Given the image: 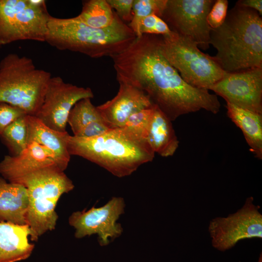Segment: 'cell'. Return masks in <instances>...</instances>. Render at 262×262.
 I'll list each match as a JSON object with an SVG mask.
<instances>
[{"label": "cell", "mask_w": 262, "mask_h": 262, "mask_svg": "<svg viewBox=\"0 0 262 262\" xmlns=\"http://www.w3.org/2000/svg\"><path fill=\"white\" fill-rule=\"evenodd\" d=\"M166 2L167 0H133L132 18L128 25L136 37L140 36L139 29L142 21L151 15L161 17Z\"/></svg>", "instance_id": "cell-24"}, {"label": "cell", "mask_w": 262, "mask_h": 262, "mask_svg": "<svg viewBox=\"0 0 262 262\" xmlns=\"http://www.w3.org/2000/svg\"><path fill=\"white\" fill-rule=\"evenodd\" d=\"M125 204L121 197H113L100 207H93L73 213L68 218L69 225L75 229L78 239L97 234L101 246L110 243L111 240L119 237L123 232L121 225L116 223L124 213Z\"/></svg>", "instance_id": "cell-11"}, {"label": "cell", "mask_w": 262, "mask_h": 262, "mask_svg": "<svg viewBox=\"0 0 262 262\" xmlns=\"http://www.w3.org/2000/svg\"><path fill=\"white\" fill-rule=\"evenodd\" d=\"M146 140L155 154L164 157L173 156L179 147L172 121L155 106Z\"/></svg>", "instance_id": "cell-20"}, {"label": "cell", "mask_w": 262, "mask_h": 262, "mask_svg": "<svg viewBox=\"0 0 262 262\" xmlns=\"http://www.w3.org/2000/svg\"><path fill=\"white\" fill-rule=\"evenodd\" d=\"M52 164H56L52 153L42 145L31 142L18 155L4 157L0 162V174L9 182L16 183L25 175Z\"/></svg>", "instance_id": "cell-15"}, {"label": "cell", "mask_w": 262, "mask_h": 262, "mask_svg": "<svg viewBox=\"0 0 262 262\" xmlns=\"http://www.w3.org/2000/svg\"><path fill=\"white\" fill-rule=\"evenodd\" d=\"M112 9L116 11L117 16L125 23H129L132 18L133 0H106Z\"/></svg>", "instance_id": "cell-29"}, {"label": "cell", "mask_w": 262, "mask_h": 262, "mask_svg": "<svg viewBox=\"0 0 262 262\" xmlns=\"http://www.w3.org/2000/svg\"><path fill=\"white\" fill-rule=\"evenodd\" d=\"M28 225L0 222V262H17L28 258L34 247L30 243Z\"/></svg>", "instance_id": "cell-17"}, {"label": "cell", "mask_w": 262, "mask_h": 262, "mask_svg": "<svg viewBox=\"0 0 262 262\" xmlns=\"http://www.w3.org/2000/svg\"><path fill=\"white\" fill-rule=\"evenodd\" d=\"M229 2L227 0H216L213 4L207 17L211 29L220 27L224 22L228 13Z\"/></svg>", "instance_id": "cell-27"}, {"label": "cell", "mask_w": 262, "mask_h": 262, "mask_svg": "<svg viewBox=\"0 0 262 262\" xmlns=\"http://www.w3.org/2000/svg\"><path fill=\"white\" fill-rule=\"evenodd\" d=\"M236 4L239 6L256 11L260 16L262 15V0H239Z\"/></svg>", "instance_id": "cell-30"}, {"label": "cell", "mask_w": 262, "mask_h": 262, "mask_svg": "<svg viewBox=\"0 0 262 262\" xmlns=\"http://www.w3.org/2000/svg\"><path fill=\"white\" fill-rule=\"evenodd\" d=\"M16 183L27 190L26 223L32 231L31 240L36 241L47 231L55 229L58 218L55 211L57 202L62 195L74 189V184L56 164L35 170Z\"/></svg>", "instance_id": "cell-5"}, {"label": "cell", "mask_w": 262, "mask_h": 262, "mask_svg": "<svg viewBox=\"0 0 262 262\" xmlns=\"http://www.w3.org/2000/svg\"><path fill=\"white\" fill-rule=\"evenodd\" d=\"M119 89L111 100L97 106L111 129L123 127L132 114L153 105L142 90L123 82H118Z\"/></svg>", "instance_id": "cell-14"}, {"label": "cell", "mask_w": 262, "mask_h": 262, "mask_svg": "<svg viewBox=\"0 0 262 262\" xmlns=\"http://www.w3.org/2000/svg\"><path fill=\"white\" fill-rule=\"evenodd\" d=\"M49 14L43 0H0V46L45 42Z\"/></svg>", "instance_id": "cell-8"}, {"label": "cell", "mask_w": 262, "mask_h": 262, "mask_svg": "<svg viewBox=\"0 0 262 262\" xmlns=\"http://www.w3.org/2000/svg\"><path fill=\"white\" fill-rule=\"evenodd\" d=\"M117 17L106 0L83 1L82 11L76 16L85 24L98 29L111 26Z\"/></svg>", "instance_id": "cell-22"}, {"label": "cell", "mask_w": 262, "mask_h": 262, "mask_svg": "<svg viewBox=\"0 0 262 262\" xmlns=\"http://www.w3.org/2000/svg\"><path fill=\"white\" fill-rule=\"evenodd\" d=\"M22 116L9 125L0 135L12 156L20 154L27 146L26 115Z\"/></svg>", "instance_id": "cell-23"}, {"label": "cell", "mask_w": 262, "mask_h": 262, "mask_svg": "<svg viewBox=\"0 0 262 262\" xmlns=\"http://www.w3.org/2000/svg\"><path fill=\"white\" fill-rule=\"evenodd\" d=\"M27 141L45 147L54 155L58 166L63 171L67 167L70 155L67 148L69 135L67 131H55L44 124L34 115H26Z\"/></svg>", "instance_id": "cell-16"}, {"label": "cell", "mask_w": 262, "mask_h": 262, "mask_svg": "<svg viewBox=\"0 0 262 262\" xmlns=\"http://www.w3.org/2000/svg\"><path fill=\"white\" fill-rule=\"evenodd\" d=\"M227 114L242 131L255 157L262 159V114L227 103Z\"/></svg>", "instance_id": "cell-21"}, {"label": "cell", "mask_w": 262, "mask_h": 262, "mask_svg": "<svg viewBox=\"0 0 262 262\" xmlns=\"http://www.w3.org/2000/svg\"><path fill=\"white\" fill-rule=\"evenodd\" d=\"M26 115L19 108L6 103L0 102V135L9 125Z\"/></svg>", "instance_id": "cell-28"}, {"label": "cell", "mask_w": 262, "mask_h": 262, "mask_svg": "<svg viewBox=\"0 0 262 262\" xmlns=\"http://www.w3.org/2000/svg\"><path fill=\"white\" fill-rule=\"evenodd\" d=\"M160 45L164 57L192 86L209 91L226 72L214 56L202 52L188 37L173 32L160 36Z\"/></svg>", "instance_id": "cell-7"}, {"label": "cell", "mask_w": 262, "mask_h": 262, "mask_svg": "<svg viewBox=\"0 0 262 262\" xmlns=\"http://www.w3.org/2000/svg\"><path fill=\"white\" fill-rule=\"evenodd\" d=\"M253 197H247L237 212L226 217H216L210 221L208 231L212 246L224 252L240 241L262 238V214Z\"/></svg>", "instance_id": "cell-9"}, {"label": "cell", "mask_w": 262, "mask_h": 262, "mask_svg": "<svg viewBox=\"0 0 262 262\" xmlns=\"http://www.w3.org/2000/svg\"><path fill=\"white\" fill-rule=\"evenodd\" d=\"M91 98H85L78 101L70 111L67 123L73 136L91 137L100 135L111 128L105 122Z\"/></svg>", "instance_id": "cell-18"}, {"label": "cell", "mask_w": 262, "mask_h": 262, "mask_svg": "<svg viewBox=\"0 0 262 262\" xmlns=\"http://www.w3.org/2000/svg\"><path fill=\"white\" fill-rule=\"evenodd\" d=\"M45 42L60 50H69L91 58H113L128 47L136 37L118 16L110 26L90 27L78 19L50 16Z\"/></svg>", "instance_id": "cell-4"}, {"label": "cell", "mask_w": 262, "mask_h": 262, "mask_svg": "<svg viewBox=\"0 0 262 262\" xmlns=\"http://www.w3.org/2000/svg\"><path fill=\"white\" fill-rule=\"evenodd\" d=\"M67 148L70 156L86 159L118 178L131 175L155 156L147 141L136 138L122 128L110 129L91 137L69 135Z\"/></svg>", "instance_id": "cell-3"}, {"label": "cell", "mask_w": 262, "mask_h": 262, "mask_svg": "<svg viewBox=\"0 0 262 262\" xmlns=\"http://www.w3.org/2000/svg\"><path fill=\"white\" fill-rule=\"evenodd\" d=\"M50 73L25 56L9 53L0 61V102L35 115L43 102Z\"/></svg>", "instance_id": "cell-6"}, {"label": "cell", "mask_w": 262, "mask_h": 262, "mask_svg": "<svg viewBox=\"0 0 262 262\" xmlns=\"http://www.w3.org/2000/svg\"><path fill=\"white\" fill-rule=\"evenodd\" d=\"M214 56L228 73L262 67V18L255 10L235 4L224 23L212 29Z\"/></svg>", "instance_id": "cell-2"}, {"label": "cell", "mask_w": 262, "mask_h": 262, "mask_svg": "<svg viewBox=\"0 0 262 262\" xmlns=\"http://www.w3.org/2000/svg\"><path fill=\"white\" fill-rule=\"evenodd\" d=\"M154 110V105L131 115L121 128L136 138L146 140Z\"/></svg>", "instance_id": "cell-25"}, {"label": "cell", "mask_w": 262, "mask_h": 262, "mask_svg": "<svg viewBox=\"0 0 262 262\" xmlns=\"http://www.w3.org/2000/svg\"><path fill=\"white\" fill-rule=\"evenodd\" d=\"M214 0H167L161 18L173 32L186 37L204 50L210 45L207 17Z\"/></svg>", "instance_id": "cell-10"}, {"label": "cell", "mask_w": 262, "mask_h": 262, "mask_svg": "<svg viewBox=\"0 0 262 262\" xmlns=\"http://www.w3.org/2000/svg\"><path fill=\"white\" fill-rule=\"evenodd\" d=\"M172 33L165 22L155 15H151L145 17L140 24V36L143 34H151L165 36L169 35Z\"/></svg>", "instance_id": "cell-26"}, {"label": "cell", "mask_w": 262, "mask_h": 262, "mask_svg": "<svg viewBox=\"0 0 262 262\" xmlns=\"http://www.w3.org/2000/svg\"><path fill=\"white\" fill-rule=\"evenodd\" d=\"M210 90L227 103L262 114V67L225 72Z\"/></svg>", "instance_id": "cell-13"}, {"label": "cell", "mask_w": 262, "mask_h": 262, "mask_svg": "<svg viewBox=\"0 0 262 262\" xmlns=\"http://www.w3.org/2000/svg\"><path fill=\"white\" fill-rule=\"evenodd\" d=\"M29 205L26 188L0 178V222L27 225Z\"/></svg>", "instance_id": "cell-19"}, {"label": "cell", "mask_w": 262, "mask_h": 262, "mask_svg": "<svg viewBox=\"0 0 262 262\" xmlns=\"http://www.w3.org/2000/svg\"><path fill=\"white\" fill-rule=\"evenodd\" d=\"M160 40V35L143 34L112 58L117 81L144 91L171 121L200 110L217 114V95L185 82L163 54Z\"/></svg>", "instance_id": "cell-1"}, {"label": "cell", "mask_w": 262, "mask_h": 262, "mask_svg": "<svg viewBox=\"0 0 262 262\" xmlns=\"http://www.w3.org/2000/svg\"><path fill=\"white\" fill-rule=\"evenodd\" d=\"M93 97L89 87L66 82L59 76L51 77L42 104L34 116L49 128L66 131L68 117L74 105L82 99Z\"/></svg>", "instance_id": "cell-12"}]
</instances>
